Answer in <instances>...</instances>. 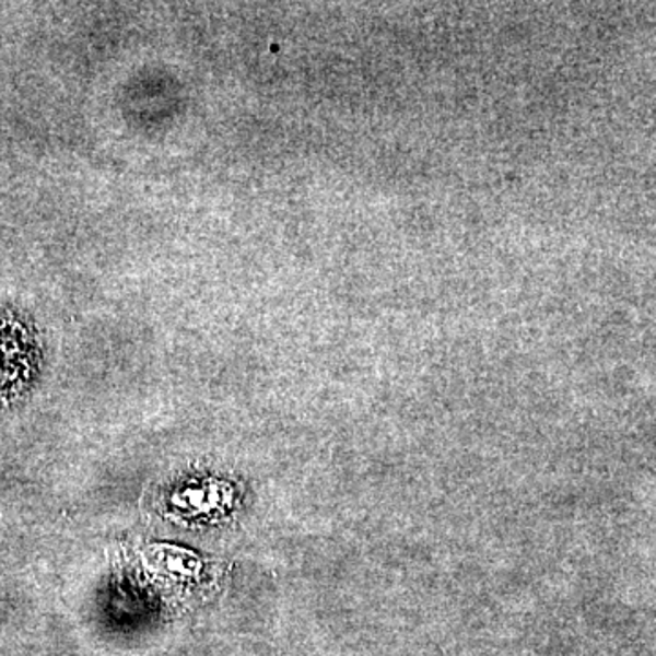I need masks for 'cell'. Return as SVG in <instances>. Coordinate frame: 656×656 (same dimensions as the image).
<instances>
[{"instance_id":"1","label":"cell","mask_w":656,"mask_h":656,"mask_svg":"<svg viewBox=\"0 0 656 656\" xmlns=\"http://www.w3.org/2000/svg\"><path fill=\"white\" fill-rule=\"evenodd\" d=\"M37 349L26 327L0 316V398L15 396L32 379Z\"/></svg>"},{"instance_id":"2","label":"cell","mask_w":656,"mask_h":656,"mask_svg":"<svg viewBox=\"0 0 656 656\" xmlns=\"http://www.w3.org/2000/svg\"><path fill=\"white\" fill-rule=\"evenodd\" d=\"M230 502V492L226 487L219 483H199V485L185 487L172 497L174 507L185 516H210L226 507Z\"/></svg>"}]
</instances>
